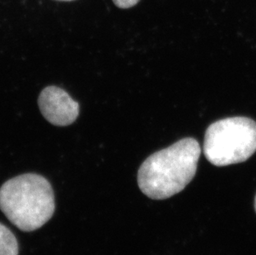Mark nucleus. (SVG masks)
<instances>
[{"mask_svg": "<svg viewBox=\"0 0 256 255\" xmlns=\"http://www.w3.org/2000/svg\"><path fill=\"white\" fill-rule=\"evenodd\" d=\"M200 155V144L192 138H182L154 152L145 159L138 169V188L154 200L176 195L196 175Z\"/></svg>", "mask_w": 256, "mask_h": 255, "instance_id": "obj_1", "label": "nucleus"}, {"mask_svg": "<svg viewBox=\"0 0 256 255\" xmlns=\"http://www.w3.org/2000/svg\"><path fill=\"white\" fill-rule=\"evenodd\" d=\"M0 210L22 231L31 232L41 228L55 212L51 183L36 174L10 179L0 188Z\"/></svg>", "mask_w": 256, "mask_h": 255, "instance_id": "obj_2", "label": "nucleus"}, {"mask_svg": "<svg viewBox=\"0 0 256 255\" xmlns=\"http://www.w3.org/2000/svg\"><path fill=\"white\" fill-rule=\"evenodd\" d=\"M204 154L210 164L225 166L243 162L256 152V122L232 117L212 124L206 131Z\"/></svg>", "mask_w": 256, "mask_h": 255, "instance_id": "obj_3", "label": "nucleus"}, {"mask_svg": "<svg viewBox=\"0 0 256 255\" xmlns=\"http://www.w3.org/2000/svg\"><path fill=\"white\" fill-rule=\"evenodd\" d=\"M42 114L55 126H68L75 122L80 112L79 103L60 87L44 88L38 97Z\"/></svg>", "mask_w": 256, "mask_h": 255, "instance_id": "obj_4", "label": "nucleus"}, {"mask_svg": "<svg viewBox=\"0 0 256 255\" xmlns=\"http://www.w3.org/2000/svg\"><path fill=\"white\" fill-rule=\"evenodd\" d=\"M18 243L12 231L0 223V255H18Z\"/></svg>", "mask_w": 256, "mask_h": 255, "instance_id": "obj_5", "label": "nucleus"}, {"mask_svg": "<svg viewBox=\"0 0 256 255\" xmlns=\"http://www.w3.org/2000/svg\"><path fill=\"white\" fill-rule=\"evenodd\" d=\"M112 1L120 8H130L136 6L140 0H112Z\"/></svg>", "mask_w": 256, "mask_h": 255, "instance_id": "obj_6", "label": "nucleus"}, {"mask_svg": "<svg viewBox=\"0 0 256 255\" xmlns=\"http://www.w3.org/2000/svg\"><path fill=\"white\" fill-rule=\"evenodd\" d=\"M254 209H256V199H254Z\"/></svg>", "mask_w": 256, "mask_h": 255, "instance_id": "obj_7", "label": "nucleus"}, {"mask_svg": "<svg viewBox=\"0 0 256 255\" xmlns=\"http://www.w3.org/2000/svg\"><path fill=\"white\" fill-rule=\"evenodd\" d=\"M59 1H73V0H59Z\"/></svg>", "mask_w": 256, "mask_h": 255, "instance_id": "obj_8", "label": "nucleus"}]
</instances>
